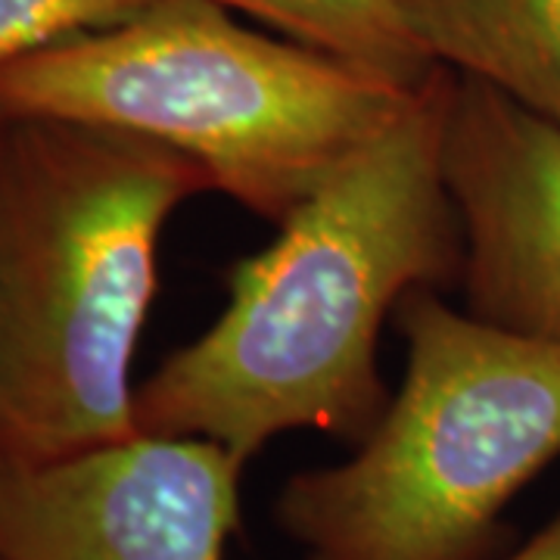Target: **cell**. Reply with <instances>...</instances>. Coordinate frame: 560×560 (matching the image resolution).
Returning a JSON list of instances; mask_svg holds the SVG:
<instances>
[{
	"label": "cell",
	"mask_w": 560,
	"mask_h": 560,
	"mask_svg": "<svg viewBox=\"0 0 560 560\" xmlns=\"http://www.w3.org/2000/svg\"><path fill=\"white\" fill-rule=\"evenodd\" d=\"M452 72L440 69L268 249L234 265L219 320L138 386L147 436L215 442L246 464L275 436L359 445L386 408L381 330L420 287L460 283L464 241L442 175Z\"/></svg>",
	"instance_id": "cell-1"
},
{
	"label": "cell",
	"mask_w": 560,
	"mask_h": 560,
	"mask_svg": "<svg viewBox=\"0 0 560 560\" xmlns=\"http://www.w3.org/2000/svg\"><path fill=\"white\" fill-rule=\"evenodd\" d=\"M246 464L147 436L0 477V560H224Z\"/></svg>",
	"instance_id": "cell-5"
},
{
	"label": "cell",
	"mask_w": 560,
	"mask_h": 560,
	"mask_svg": "<svg viewBox=\"0 0 560 560\" xmlns=\"http://www.w3.org/2000/svg\"><path fill=\"white\" fill-rule=\"evenodd\" d=\"M423 88L259 35L212 0H147L125 20L3 66L0 113L165 143L215 190L280 224Z\"/></svg>",
	"instance_id": "cell-3"
},
{
	"label": "cell",
	"mask_w": 560,
	"mask_h": 560,
	"mask_svg": "<svg viewBox=\"0 0 560 560\" xmlns=\"http://www.w3.org/2000/svg\"><path fill=\"white\" fill-rule=\"evenodd\" d=\"M401 13L433 66L560 128V0H401Z\"/></svg>",
	"instance_id": "cell-7"
},
{
	"label": "cell",
	"mask_w": 560,
	"mask_h": 560,
	"mask_svg": "<svg viewBox=\"0 0 560 560\" xmlns=\"http://www.w3.org/2000/svg\"><path fill=\"white\" fill-rule=\"evenodd\" d=\"M3 470H7V464H3V452H0V477H3Z\"/></svg>",
	"instance_id": "cell-11"
},
{
	"label": "cell",
	"mask_w": 560,
	"mask_h": 560,
	"mask_svg": "<svg viewBox=\"0 0 560 560\" xmlns=\"http://www.w3.org/2000/svg\"><path fill=\"white\" fill-rule=\"evenodd\" d=\"M504 560H560V511L529 541Z\"/></svg>",
	"instance_id": "cell-10"
},
{
	"label": "cell",
	"mask_w": 560,
	"mask_h": 560,
	"mask_svg": "<svg viewBox=\"0 0 560 560\" xmlns=\"http://www.w3.org/2000/svg\"><path fill=\"white\" fill-rule=\"evenodd\" d=\"M442 175L464 241V308L492 327L560 346L558 125L452 72Z\"/></svg>",
	"instance_id": "cell-6"
},
{
	"label": "cell",
	"mask_w": 560,
	"mask_h": 560,
	"mask_svg": "<svg viewBox=\"0 0 560 560\" xmlns=\"http://www.w3.org/2000/svg\"><path fill=\"white\" fill-rule=\"evenodd\" d=\"M408 368L352 458L275 501L302 560H486L501 521L560 458V346L492 327L436 290L399 305Z\"/></svg>",
	"instance_id": "cell-4"
},
{
	"label": "cell",
	"mask_w": 560,
	"mask_h": 560,
	"mask_svg": "<svg viewBox=\"0 0 560 560\" xmlns=\"http://www.w3.org/2000/svg\"><path fill=\"white\" fill-rule=\"evenodd\" d=\"M147 0H0V69L91 28L125 20Z\"/></svg>",
	"instance_id": "cell-9"
},
{
	"label": "cell",
	"mask_w": 560,
	"mask_h": 560,
	"mask_svg": "<svg viewBox=\"0 0 560 560\" xmlns=\"http://www.w3.org/2000/svg\"><path fill=\"white\" fill-rule=\"evenodd\" d=\"M241 10L290 40L418 91L440 72L411 38L401 0H212Z\"/></svg>",
	"instance_id": "cell-8"
},
{
	"label": "cell",
	"mask_w": 560,
	"mask_h": 560,
	"mask_svg": "<svg viewBox=\"0 0 560 560\" xmlns=\"http://www.w3.org/2000/svg\"><path fill=\"white\" fill-rule=\"evenodd\" d=\"M215 190L184 153L0 113V452L7 470L140 436L131 364L165 221Z\"/></svg>",
	"instance_id": "cell-2"
}]
</instances>
